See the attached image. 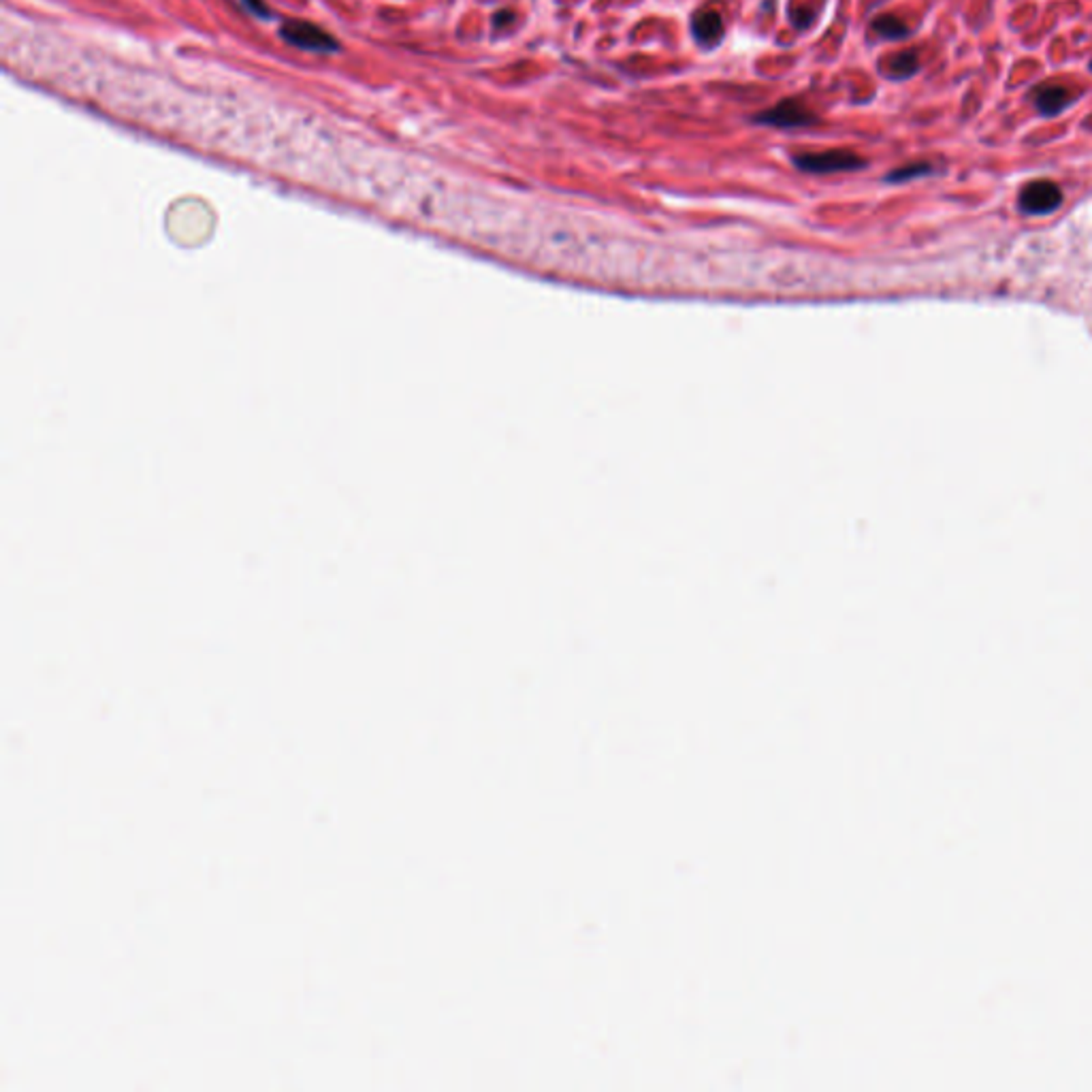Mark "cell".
<instances>
[{"label": "cell", "instance_id": "obj_3", "mask_svg": "<svg viewBox=\"0 0 1092 1092\" xmlns=\"http://www.w3.org/2000/svg\"><path fill=\"white\" fill-rule=\"evenodd\" d=\"M282 39L288 41L290 45L309 52H335L339 48L338 41L329 33L320 30L318 26L308 24V22L290 20L280 28Z\"/></svg>", "mask_w": 1092, "mask_h": 1092}, {"label": "cell", "instance_id": "obj_12", "mask_svg": "<svg viewBox=\"0 0 1092 1092\" xmlns=\"http://www.w3.org/2000/svg\"><path fill=\"white\" fill-rule=\"evenodd\" d=\"M1090 71H1092V63H1090Z\"/></svg>", "mask_w": 1092, "mask_h": 1092}, {"label": "cell", "instance_id": "obj_5", "mask_svg": "<svg viewBox=\"0 0 1092 1092\" xmlns=\"http://www.w3.org/2000/svg\"><path fill=\"white\" fill-rule=\"evenodd\" d=\"M1034 105L1039 109L1044 116H1059L1060 112H1064L1071 103L1073 94L1069 93L1067 88L1060 86V83H1044L1034 90L1033 94Z\"/></svg>", "mask_w": 1092, "mask_h": 1092}, {"label": "cell", "instance_id": "obj_10", "mask_svg": "<svg viewBox=\"0 0 1092 1092\" xmlns=\"http://www.w3.org/2000/svg\"><path fill=\"white\" fill-rule=\"evenodd\" d=\"M242 3L243 7H246L250 13L257 15V18H269V9H267L263 0H242Z\"/></svg>", "mask_w": 1092, "mask_h": 1092}, {"label": "cell", "instance_id": "obj_11", "mask_svg": "<svg viewBox=\"0 0 1092 1092\" xmlns=\"http://www.w3.org/2000/svg\"><path fill=\"white\" fill-rule=\"evenodd\" d=\"M792 22L798 26V28H807V26L811 24V13H809V11H794Z\"/></svg>", "mask_w": 1092, "mask_h": 1092}, {"label": "cell", "instance_id": "obj_2", "mask_svg": "<svg viewBox=\"0 0 1092 1092\" xmlns=\"http://www.w3.org/2000/svg\"><path fill=\"white\" fill-rule=\"evenodd\" d=\"M794 165L807 173H841V171H855L866 165V160L854 152L830 150L822 154H803L794 158Z\"/></svg>", "mask_w": 1092, "mask_h": 1092}, {"label": "cell", "instance_id": "obj_4", "mask_svg": "<svg viewBox=\"0 0 1092 1092\" xmlns=\"http://www.w3.org/2000/svg\"><path fill=\"white\" fill-rule=\"evenodd\" d=\"M755 122L766 126H777V128H803V126L817 124L819 120L803 103L788 98V101L779 103L777 107H773L769 112L758 113Z\"/></svg>", "mask_w": 1092, "mask_h": 1092}, {"label": "cell", "instance_id": "obj_6", "mask_svg": "<svg viewBox=\"0 0 1092 1092\" xmlns=\"http://www.w3.org/2000/svg\"><path fill=\"white\" fill-rule=\"evenodd\" d=\"M691 33L704 48H713L724 37V22L717 11H698L691 20Z\"/></svg>", "mask_w": 1092, "mask_h": 1092}, {"label": "cell", "instance_id": "obj_7", "mask_svg": "<svg viewBox=\"0 0 1092 1092\" xmlns=\"http://www.w3.org/2000/svg\"><path fill=\"white\" fill-rule=\"evenodd\" d=\"M919 68L918 53L915 52H899L888 60L885 75L892 79H909L914 78Z\"/></svg>", "mask_w": 1092, "mask_h": 1092}, {"label": "cell", "instance_id": "obj_9", "mask_svg": "<svg viewBox=\"0 0 1092 1092\" xmlns=\"http://www.w3.org/2000/svg\"><path fill=\"white\" fill-rule=\"evenodd\" d=\"M933 171V165H928V163H911V165H904L900 169H896L894 173H889V182H904V179L911 178H919V175H926Z\"/></svg>", "mask_w": 1092, "mask_h": 1092}, {"label": "cell", "instance_id": "obj_1", "mask_svg": "<svg viewBox=\"0 0 1092 1092\" xmlns=\"http://www.w3.org/2000/svg\"><path fill=\"white\" fill-rule=\"evenodd\" d=\"M1063 203V190L1049 179H1034L1020 190L1018 205L1029 216H1048Z\"/></svg>", "mask_w": 1092, "mask_h": 1092}, {"label": "cell", "instance_id": "obj_8", "mask_svg": "<svg viewBox=\"0 0 1092 1092\" xmlns=\"http://www.w3.org/2000/svg\"><path fill=\"white\" fill-rule=\"evenodd\" d=\"M873 30H875L879 37L889 41H899L904 39L909 34V26L904 22H900L899 18L894 15H879L875 22H873Z\"/></svg>", "mask_w": 1092, "mask_h": 1092}]
</instances>
